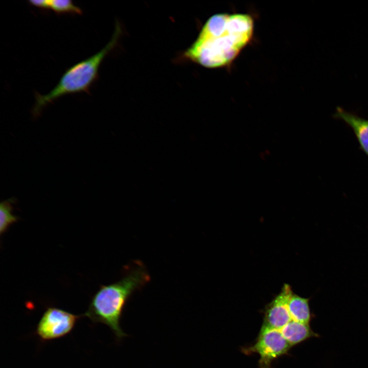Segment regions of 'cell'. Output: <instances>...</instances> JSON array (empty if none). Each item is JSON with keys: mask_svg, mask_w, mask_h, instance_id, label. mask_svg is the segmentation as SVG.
Segmentation results:
<instances>
[{"mask_svg": "<svg viewBox=\"0 0 368 368\" xmlns=\"http://www.w3.org/2000/svg\"><path fill=\"white\" fill-rule=\"evenodd\" d=\"M292 347L310 338L318 337L309 324L291 320L280 331Z\"/></svg>", "mask_w": 368, "mask_h": 368, "instance_id": "obj_8", "label": "cell"}, {"mask_svg": "<svg viewBox=\"0 0 368 368\" xmlns=\"http://www.w3.org/2000/svg\"><path fill=\"white\" fill-rule=\"evenodd\" d=\"M13 198L2 201L0 204V234L5 233L9 227L16 222L18 218L14 215L12 211Z\"/></svg>", "mask_w": 368, "mask_h": 368, "instance_id": "obj_10", "label": "cell"}, {"mask_svg": "<svg viewBox=\"0 0 368 368\" xmlns=\"http://www.w3.org/2000/svg\"><path fill=\"white\" fill-rule=\"evenodd\" d=\"M333 117L340 119L353 130L359 144V149L368 156V120L361 118L356 113L347 111L337 107Z\"/></svg>", "mask_w": 368, "mask_h": 368, "instance_id": "obj_7", "label": "cell"}, {"mask_svg": "<svg viewBox=\"0 0 368 368\" xmlns=\"http://www.w3.org/2000/svg\"><path fill=\"white\" fill-rule=\"evenodd\" d=\"M121 33L120 26L117 24L111 40L102 49L67 69L58 84L49 93L40 95L36 93L33 116H38L46 105L64 95L81 92L89 94L90 87L98 79L102 62L116 47Z\"/></svg>", "mask_w": 368, "mask_h": 368, "instance_id": "obj_3", "label": "cell"}, {"mask_svg": "<svg viewBox=\"0 0 368 368\" xmlns=\"http://www.w3.org/2000/svg\"><path fill=\"white\" fill-rule=\"evenodd\" d=\"M28 3L30 5L41 10L50 9L49 0H30Z\"/></svg>", "mask_w": 368, "mask_h": 368, "instance_id": "obj_12", "label": "cell"}, {"mask_svg": "<svg viewBox=\"0 0 368 368\" xmlns=\"http://www.w3.org/2000/svg\"><path fill=\"white\" fill-rule=\"evenodd\" d=\"M309 298L302 297L293 291L289 299V309L293 320L309 324L312 314L309 306Z\"/></svg>", "mask_w": 368, "mask_h": 368, "instance_id": "obj_9", "label": "cell"}, {"mask_svg": "<svg viewBox=\"0 0 368 368\" xmlns=\"http://www.w3.org/2000/svg\"><path fill=\"white\" fill-rule=\"evenodd\" d=\"M82 316L58 308L48 307L38 323L36 334L44 341L62 337L72 331Z\"/></svg>", "mask_w": 368, "mask_h": 368, "instance_id": "obj_5", "label": "cell"}, {"mask_svg": "<svg viewBox=\"0 0 368 368\" xmlns=\"http://www.w3.org/2000/svg\"><path fill=\"white\" fill-rule=\"evenodd\" d=\"M125 270V273L120 280L100 286L92 297L87 310L82 314L94 323L107 325L118 340L127 335L120 326L127 302L135 291L150 280L145 266L139 261L127 266Z\"/></svg>", "mask_w": 368, "mask_h": 368, "instance_id": "obj_2", "label": "cell"}, {"mask_svg": "<svg viewBox=\"0 0 368 368\" xmlns=\"http://www.w3.org/2000/svg\"><path fill=\"white\" fill-rule=\"evenodd\" d=\"M291 287L284 284L281 291L265 307L262 326L280 331L292 320L288 306Z\"/></svg>", "mask_w": 368, "mask_h": 368, "instance_id": "obj_6", "label": "cell"}, {"mask_svg": "<svg viewBox=\"0 0 368 368\" xmlns=\"http://www.w3.org/2000/svg\"><path fill=\"white\" fill-rule=\"evenodd\" d=\"M50 9L57 14H82V10L71 0H49Z\"/></svg>", "mask_w": 368, "mask_h": 368, "instance_id": "obj_11", "label": "cell"}, {"mask_svg": "<svg viewBox=\"0 0 368 368\" xmlns=\"http://www.w3.org/2000/svg\"><path fill=\"white\" fill-rule=\"evenodd\" d=\"M254 29L253 18L247 14H215L205 22L183 57L208 68L228 65L249 42Z\"/></svg>", "mask_w": 368, "mask_h": 368, "instance_id": "obj_1", "label": "cell"}, {"mask_svg": "<svg viewBox=\"0 0 368 368\" xmlns=\"http://www.w3.org/2000/svg\"><path fill=\"white\" fill-rule=\"evenodd\" d=\"M291 348L280 331L262 326L255 343L242 351L248 354L257 353L260 367L270 368L272 362L287 354Z\"/></svg>", "mask_w": 368, "mask_h": 368, "instance_id": "obj_4", "label": "cell"}]
</instances>
